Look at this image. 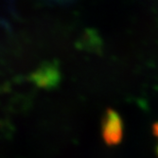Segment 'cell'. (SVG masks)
I'll return each instance as SVG.
<instances>
[{"instance_id": "obj_2", "label": "cell", "mask_w": 158, "mask_h": 158, "mask_svg": "<svg viewBox=\"0 0 158 158\" xmlns=\"http://www.w3.org/2000/svg\"><path fill=\"white\" fill-rule=\"evenodd\" d=\"M153 134L156 136L157 140H158V122L153 126ZM157 151H158V147H157Z\"/></svg>"}, {"instance_id": "obj_1", "label": "cell", "mask_w": 158, "mask_h": 158, "mask_svg": "<svg viewBox=\"0 0 158 158\" xmlns=\"http://www.w3.org/2000/svg\"><path fill=\"white\" fill-rule=\"evenodd\" d=\"M121 135V125L118 114L108 112L103 122V137L107 143L114 144L119 140Z\"/></svg>"}]
</instances>
